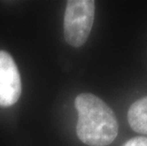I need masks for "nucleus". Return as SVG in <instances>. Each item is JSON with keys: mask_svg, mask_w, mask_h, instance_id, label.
<instances>
[{"mask_svg": "<svg viewBox=\"0 0 147 146\" xmlns=\"http://www.w3.org/2000/svg\"><path fill=\"white\" fill-rule=\"evenodd\" d=\"M74 104L78 113L76 133L83 143L107 146L115 141L119 123L106 102L90 93H82L75 98Z\"/></svg>", "mask_w": 147, "mask_h": 146, "instance_id": "f257e3e1", "label": "nucleus"}, {"mask_svg": "<svg viewBox=\"0 0 147 146\" xmlns=\"http://www.w3.org/2000/svg\"><path fill=\"white\" fill-rule=\"evenodd\" d=\"M95 15V1L69 0L64 17V36L68 45L79 48L88 39Z\"/></svg>", "mask_w": 147, "mask_h": 146, "instance_id": "f03ea898", "label": "nucleus"}, {"mask_svg": "<svg viewBox=\"0 0 147 146\" xmlns=\"http://www.w3.org/2000/svg\"><path fill=\"white\" fill-rule=\"evenodd\" d=\"M21 92V77L13 58L7 51L0 50V106L13 105Z\"/></svg>", "mask_w": 147, "mask_h": 146, "instance_id": "7ed1b4c3", "label": "nucleus"}, {"mask_svg": "<svg viewBox=\"0 0 147 146\" xmlns=\"http://www.w3.org/2000/svg\"><path fill=\"white\" fill-rule=\"evenodd\" d=\"M127 119L134 131L147 135V96L137 100L128 109Z\"/></svg>", "mask_w": 147, "mask_h": 146, "instance_id": "20e7f679", "label": "nucleus"}, {"mask_svg": "<svg viewBox=\"0 0 147 146\" xmlns=\"http://www.w3.org/2000/svg\"><path fill=\"white\" fill-rule=\"evenodd\" d=\"M123 146H147V138L145 137H136L127 141Z\"/></svg>", "mask_w": 147, "mask_h": 146, "instance_id": "39448f33", "label": "nucleus"}]
</instances>
